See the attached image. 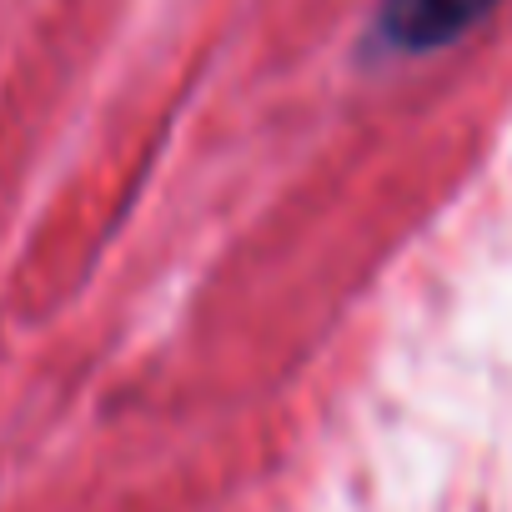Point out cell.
Instances as JSON below:
<instances>
[{"label": "cell", "mask_w": 512, "mask_h": 512, "mask_svg": "<svg viewBox=\"0 0 512 512\" xmlns=\"http://www.w3.org/2000/svg\"><path fill=\"white\" fill-rule=\"evenodd\" d=\"M492 11H497V0H382L377 36L392 51L422 56V51L452 46L457 36H467Z\"/></svg>", "instance_id": "obj_1"}]
</instances>
